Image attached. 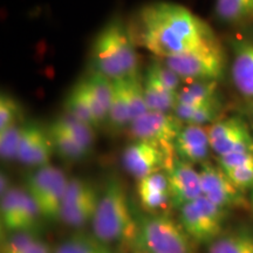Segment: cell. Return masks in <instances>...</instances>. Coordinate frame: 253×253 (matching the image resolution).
Listing matches in <instances>:
<instances>
[{"mask_svg": "<svg viewBox=\"0 0 253 253\" xmlns=\"http://www.w3.org/2000/svg\"><path fill=\"white\" fill-rule=\"evenodd\" d=\"M137 39L156 58L184 54L217 42L201 18L184 6L168 1L153 2L141 9Z\"/></svg>", "mask_w": 253, "mask_h": 253, "instance_id": "6da1fadb", "label": "cell"}, {"mask_svg": "<svg viewBox=\"0 0 253 253\" xmlns=\"http://www.w3.org/2000/svg\"><path fill=\"white\" fill-rule=\"evenodd\" d=\"M95 71L118 80L138 73L135 40L121 19H114L97 34L93 46Z\"/></svg>", "mask_w": 253, "mask_h": 253, "instance_id": "7a4b0ae2", "label": "cell"}, {"mask_svg": "<svg viewBox=\"0 0 253 253\" xmlns=\"http://www.w3.org/2000/svg\"><path fill=\"white\" fill-rule=\"evenodd\" d=\"M91 227L93 236L106 244L115 240L136 238L138 225L132 217L125 189L116 179L107 183L100 195Z\"/></svg>", "mask_w": 253, "mask_h": 253, "instance_id": "3957f363", "label": "cell"}, {"mask_svg": "<svg viewBox=\"0 0 253 253\" xmlns=\"http://www.w3.org/2000/svg\"><path fill=\"white\" fill-rule=\"evenodd\" d=\"M135 243L136 249L150 253H192L191 238L181 224L167 216L144 218Z\"/></svg>", "mask_w": 253, "mask_h": 253, "instance_id": "277c9868", "label": "cell"}, {"mask_svg": "<svg viewBox=\"0 0 253 253\" xmlns=\"http://www.w3.org/2000/svg\"><path fill=\"white\" fill-rule=\"evenodd\" d=\"M68 181L63 171L49 164L28 177L26 191L39 207L41 217L60 219Z\"/></svg>", "mask_w": 253, "mask_h": 253, "instance_id": "5b68a950", "label": "cell"}, {"mask_svg": "<svg viewBox=\"0 0 253 253\" xmlns=\"http://www.w3.org/2000/svg\"><path fill=\"white\" fill-rule=\"evenodd\" d=\"M185 81L216 80L224 69V58L219 43L192 50L184 54L157 58Z\"/></svg>", "mask_w": 253, "mask_h": 253, "instance_id": "8992f818", "label": "cell"}, {"mask_svg": "<svg viewBox=\"0 0 253 253\" xmlns=\"http://www.w3.org/2000/svg\"><path fill=\"white\" fill-rule=\"evenodd\" d=\"M226 210L201 196L183 205L179 212L181 225L191 239L199 243H212L221 235Z\"/></svg>", "mask_w": 253, "mask_h": 253, "instance_id": "52a82bcc", "label": "cell"}, {"mask_svg": "<svg viewBox=\"0 0 253 253\" xmlns=\"http://www.w3.org/2000/svg\"><path fill=\"white\" fill-rule=\"evenodd\" d=\"M183 126L175 114L148 110L129 125V131L137 141H147L160 145L170 157H173L177 156L173 142Z\"/></svg>", "mask_w": 253, "mask_h": 253, "instance_id": "ba28073f", "label": "cell"}, {"mask_svg": "<svg viewBox=\"0 0 253 253\" xmlns=\"http://www.w3.org/2000/svg\"><path fill=\"white\" fill-rule=\"evenodd\" d=\"M211 149L219 156L253 153V135L244 120L238 116L219 119L208 126Z\"/></svg>", "mask_w": 253, "mask_h": 253, "instance_id": "9c48e42d", "label": "cell"}, {"mask_svg": "<svg viewBox=\"0 0 253 253\" xmlns=\"http://www.w3.org/2000/svg\"><path fill=\"white\" fill-rule=\"evenodd\" d=\"M175 157H170L160 145L147 141H136L126 147L122 162L131 176L142 179L151 173L167 169Z\"/></svg>", "mask_w": 253, "mask_h": 253, "instance_id": "30bf717a", "label": "cell"}, {"mask_svg": "<svg viewBox=\"0 0 253 253\" xmlns=\"http://www.w3.org/2000/svg\"><path fill=\"white\" fill-rule=\"evenodd\" d=\"M202 183V192L204 197L213 204L224 209L238 208L246 205V201L243 196V191L231 182L221 168L204 163L199 171Z\"/></svg>", "mask_w": 253, "mask_h": 253, "instance_id": "8fae6325", "label": "cell"}, {"mask_svg": "<svg viewBox=\"0 0 253 253\" xmlns=\"http://www.w3.org/2000/svg\"><path fill=\"white\" fill-rule=\"evenodd\" d=\"M166 173L172 204L182 208L203 196L199 171L192 168L191 163L177 156L167 167Z\"/></svg>", "mask_w": 253, "mask_h": 253, "instance_id": "7c38bea8", "label": "cell"}, {"mask_svg": "<svg viewBox=\"0 0 253 253\" xmlns=\"http://www.w3.org/2000/svg\"><path fill=\"white\" fill-rule=\"evenodd\" d=\"M53 150L54 148L48 131H45L36 123L24 126L17 156L19 162L39 168L47 166Z\"/></svg>", "mask_w": 253, "mask_h": 253, "instance_id": "4fadbf2b", "label": "cell"}, {"mask_svg": "<svg viewBox=\"0 0 253 253\" xmlns=\"http://www.w3.org/2000/svg\"><path fill=\"white\" fill-rule=\"evenodd\" d=\"M177 156L189 163H204L211 149L208 126L184 125L173 142Z\"/></svg>", "mask_w": 253, "mask_h": 253, "instance_id": "5bb4252c", "label": "cell"}, {"mask_svg": "<svg viewBox=\"0 0 253 253\" xmlns=\"http://www.w3.org/2000/svg\"><path fill=\"white\" fill-rule=\"evenodd\" d=\"M88 106L93 113L97 125L108 119L113 97V80L94 71L80 81Z\"/></svg>", "mask_w": 253, "mask_h": 253, "instance_id": "9a60e30c", "label": "cell"}, {"mask_svg": "<svg viewBox=\"0 0 253 253\" xmlns=\"http://www.w3.org/2000/svg\"><path fill=\"white\" fill-rule=\"evenodd\" d=\"M231 75L238 93L253 100V41L240 40L236 42Z\"/></svg>", "mask_w": 253, "mask_h": 253, "instance_id": "2e32d148", "label": "cell"}, {"mask_svg": "<svg viewBox=\"0 0 253 253\" xmlns=\"http://www.w3.org/2000/svg\"><path fill=\"white\" fill-rule=\"evenodd\" d=\"M137 194L142 205L151 211L160 210L171 202L166 172L157 171L138 179Z\"/></svg>", "mask_w": 253, "mask_h": 253, "instance_id": "e0dca14e", "label": "cell"}, {"mask_svg": "<svg viewBox=\"0 0 253 253\" xmlns=\"http://www.w3.org/2000/svg\"><path fill=\"white\" fill-rule=\"evenodd\" d=\"M218 164L240 191L253 189V153L219 156Z\"/></svg>", "mask_w": 253, "mask_h": 253, "instance_id": "ac0fdd59", "label": "cell"}, {"mask_svg": "<svg viewBox=\"0 0 253 253\" xmlns=\"http://www.w3.org/2000/svg\"><path fill=\"white\" fill-rule=\"evenodd\" d=\"M145 103L151 112L170 113L177 104V93L168 89L149 72L145 73L143 79Z\"/></svg>", "mask_w": 253, "mask_h": 253, "instance_id": "d6986e66", "label": "cell"}, {"mask_svg": "<svg viewBox=\"0 0 253 253\" xmlns=\"http://www.w3.org/2000/svg\"><path fill=\"white\" fill-rule=\"evenodd\" d=\"M208 253H253V229L240 227L221 233L210 243Z\"/></svg>", "mask_w": 253, "mask_h": 253, "instance_id": "ffe728a7", "label": "cell"}, {"mask_svg": "<svg viewBox=\"0 0 253 253\" xmlns=\"http://www.w3.org/2000/svg\"><path fill=\"white\" fill-rule=\"evenodd\" d=\"M217 100L216 80L185 81L177 93V103L181 104H205Z\"/></svg>", "mask_w": 253, "mask_h": 253, "instance_id": "44dd1931", "label": "cell"}, {"mask_svg": "<svg viewBox=\"0 0 253 253\" xmlns=\"http://www.w3.org/2000/svg\"><path fill=\"white\" fill-rule=\"evenodd\" d=\"M219 110L220 106L218 101L198 104V106L177 103L175 109H173V114L183 125L205 126L209 123L212 125V123L218 121Z\"/></svg>", "mask_w": 253, "mask_h": 253, "instance_id": "7402d4cb", "label": "cell"}, {"mask_svg": "<svg viewBox=\"0 0 253 253\" xmlns=\"http://www.w3.org/2000/svg\"><path fill=\"white\" fill-rule=\"evenodd\" d=\"M214 12L224 23H248L253 19V0H216Z\"/></svg>", "mask_w": 253, "mask_h": 253, "instance_id": "603a6c76", "label": "cell"}, {"mask_svg": "<svg viewBox=\"0 0 253 253\" xmlns=\"http://www.w3.org/2000/svg\"><path fill=\"white\" fill-rule=\"evenodd\" d=\"M99 201L100 196L96 192V194L89 196L86 199H82V201L77 202V203L63 207L60 219L73 227H80L84 225L89 220H93Z\"/></svg>", "mask_w": 253, "mask_h": 253, "instance_id": "cb8c5ba5", "label": "cell"}, {"mask_svg": "<svg viewBox=\"0 0 253 253\" xmlns=\"http://www.w3.org/2000/svg\"><path fill=\"white\" fill-rule=\"evenodd\" d=\"M48 134L54 150L66 160H82L89 153V150H87L84 145H81L75 138H73L68 132L62 130L54 122L48 128Z\"/></svg>", "mask_w": 253, "mask_h": 253, "instance_id": "d4e9b609", "label": "cell"}, {"mask_svg": "<svg viewBox=\"0 0 253 253\" xmlns=\"http://www.w3.org/2000/svg\"><path fill=\"white\" fill-rule=\"evenodd\" d=\"M123 88L126 101H128L129 109H130L131 122L135 119L140 118L148 112L147 103H145V95H144V86L143 80H142L140 74L136 73L130 77L122 79Z\"/></svg>", "mask_w": 253, "mask_h": 253, "instance_id": "484cf974", "label": "cell"}, {"mask_svg": "<svg viewBox=\"0 0 253 253\" xmlns=\"http://www.w3.org/2000/svg\"><path fill=\"white\" fill-rule=\"evenodd\" d=\"M108 119L110 123L116 128H122L130 125L131 115L126 101L122 79L113 80V97L110 103Z\"/></svg>", "mask_w": 253, "mask_h": 253, "instance_id": "4316f807", "label": "cell"}, {"mask_svg": "<svg viewBox=\"0 0 253 253\" xmlns=\"http://www.w3.org/2000/svg\"><path fill=\"white\" fill-rule=\"evenodd\" d=\"M54 123L59 126L62 130L68 132L73 138H75L79 143L84 145L87 150L90 151L95 140L93 126L80 121L68 113H65L62 116H60Z\"/></svg>", "mask_w": 253, "mask_h": 253, "instance_id": "83f0119b", "label": "cell"}, {"mask_svg": "<svg viewBox=\"0 0 253 253\" xmlns=\"http://www.w3.org/2000/svg\"><path fill=\"white\" fill-rule=\"evenodd\" d=\"M65 107L66 113L71 114L72 116L80 120V121L87 123V125L91 126L93 128L99 126L94 118L93 113H91L89 106H88V102L86 100V96H84V89H82L80 82L78 84H75L72 88V90L69 91L67 99H66Z\"/></svg>", "mask_w": 253, "mask_h": 253, "instance_id": "f1b7e54d", "label": "cell"}, {"mask_svg": "<svg viewBox=\"0 0 253 253\" xmlns=\"http://www.w3.org/2000/svg\"><path fill=\"white\" fill-rule=\"evenodd\" d=\"M54 253H114L96 237L74 236L63 242Z\"/></svg>", "mask_w": 253, "mask_h": 253, "instance_id": "f546056e", "label": "cell"}, {"mask_svg": "<svg viewBox=\"0 0 253 253\" xmlns=\"http://www.w3.org/2000/svg\"><path fill=\"white\" fill-rule=\"evenodd\" d=\"M24 195L25 190L11 188L1 197V207H0V214L1 216L0 217H1V224L2 226H5V229L14 231Z\"/></svg>", "mask_w": 253, "mask_h": 253, "instance_id": "4dcf8cb0", "label": "cell"}, {"mask_svg": "<svg viewBox=\"0 0 253 253\" xmlns=\"http://www.w3.org/2000/svg\"><path fill=\"white\" fill-rule=\"evenodd\" d=\"M24 126L15 125L0 130V156L4 161L17 160Z\"/></svg>", "mask_w": 253, "mask_h": 253, "instance_id": "1f68e13d", "label": "cell"}, {"mask_svg": "<svg viewBox=\"0 0 253 253\" xmlns=\"http://www.w3.org/2000/svg\"><path fill=\"white\" fill-rule=\"evenodd\" d=\"M40 216L41 213L39 207L37 205L36 201L25 190L23 203H21L17 223H15L14 226V232H18V231H31L37 225L38 218Z\"/></svg>", "mask_w": 253, "mask_h": 253, "instance_id": "d6a6232c", "label": "cell"}, {"mask_svg": "<svg viewBox=\"0 0 253 253\" xmlns=\"http://www.w3.org/2000/svg\"><path fill=\"white\" fill-rule=\"evenodd\" d=\"M147 72L154 75L168 89L175 91V93H178V90L181 89L183 81L182 79L172 69H170L167 65H164L160 59H155L149 67H148Z\"/></svg>", "mask_w": 253, "mask_h": 253, "instance_id": "836d02e7", "label": "cell"}, {"mask_svg": "<svg viewBox=\"0 0 253 253\" xmlns=\"http://www.w3.org/2000/svg\"><path fill=\"white\" fill-rule=\"evenodd\" d=\"M20 107L17 101L8 95H1L0 99V130H5L9 126L19 125Z\"/></svg>", "mask_w": 253, "mask_h": 253, "instance_id": "e575fe53", "label": "cell"}, {"mask_svg": "<svg viewBox=\"0 0 253 253\" xmlns=\"http://www.w3.org/2000/svg\"><path fill=\"white\" fill-rule=\"evenodd\" d=\"M36 242L38 239L30 231H18L2 244L1 253H19Z\"/></svg>", "mask_w": 253, "mask_h": 253, "instance_id": "d590c367", "label": "cell"}, {"mask_svg": "<svg viewBox=\"0 0 253 253\" xmlns=\"http://www.w3.org/2000/svg\"><path fill=\"white\" fill-rule=\"evenodd\" d=\"M19 253H52V251H50V249L46 244L38 240L34 244L28 246L27 249L23 250V251Z\"/></svg>", "mask_w": 253, "mask_h": 253, "instance_id": "8d00e7d4", "label": "cell"}, {"mask_svg": "<svg viewBox=\"0 0 253 253\" xmlns=\"http://www.w3.org/2000/svg\"><path fill=\"white\" fill-rule=\"evenodd\" d=\"M0 181H1V185H0V192H1V197H2V196H4L11 188L8 186L7 176L4 175V173H1V178H0Z\"/></svg>", "mask_w": 253, "mask_h": 253, "instance_id": "74e56055", "label": "cell"}, {"mask_svg": "<svg viewBox=\"0 0 253 253\" xmlns=\"http://www.w3.org/2000/svg\"><path fill=\"white\" fill-rule=\"evenodd\" d=\"M136 253H150V252H147V251H143V250H140V249H136Z\"/></svg>", "mask_w": 253, "mask_h": 253, "instance_id": "f35d334b", "label": "cell"}, {"mask_svg": "<svg viewBox=\"0 0 253 253\" xmlns=\"http://www.w3.org/2000/svg\"><path fill=\"white\" fill-rule=\"evenodd\" d=\"M252 205H253V192H252Z\"/></svg>", "mask_w": 253, "mask_h": 253, "instance_id": "ab89813d", "label": "cell"}, {"mask_svg": "<svg viewBox=\"0 0 253 253\" xmlns=\"http://www.w3.org/2000/svg\"><path fill=\"white\" fill-rule=\"evenodd\" d=\"M252 120H253V107H252Z\"/></svg>", "mask_w": 253, "mask_h": 253, "instance_id": "60d3db41", "label": "cell"}]
</instances>
